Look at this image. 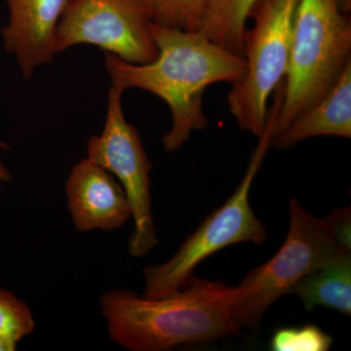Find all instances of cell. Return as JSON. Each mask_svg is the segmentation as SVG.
I'll list each match as a JSON object with an SVG mask.
<instances>
[{
    "label": "cell",
    "mask_w": 351,
    "mask_h": 351,
    "mask_svg": "<svg viewBox=\"0 0 351 351\" xmlns=\"http://www.w3.org/2000/svg\"><path fill=\"white\" fill-rule=\"evenodd\" d=\"M158 49L152 63H127L106 53L105 68L112 86L151 92L165 101L172 126L163 137L164 149L177 152L195 131L206 128L203 94L210 85L239 82L246 71L242 55L226 49L201 31L186 32L151 25Z\"/></svg>",
    "instance_id": "obj_1"
},
{
    "label": "cell",
    "mask_w": 351,
    "mask_h": 351,
    "mask_svg": "<svg viewBox=\"0 0 351 351\" xmlns=\"http://www.w3.org/2000/svg\"><path fill=\"white\" fill-rule=\"evenodd\" d=\"M234 298L235 287L193 276L181 290L159 299L110 291L100 306L113 341L132 351H163L237 335Z\"/></svg>",
    "instance_id": "obj_2"
},
{
    "label": "cell",
    "mask_w": 351,
    "mask_h": 351,
    "mask_svg": "<svg viewBox=\"0 0 351 351\" xmlns=\"http://www.w3.org/2000/svg\"><path fill=\"white\" fill-rule=\"evenodd\" d=\"M350 61L351 19L341 0H298L274 137L326 94Z\"/></svg>",
    "instance_id": "obj_3"
},
{
    "label": "cell",
    "mask_w": 351,
    "mask_h": 351,
    "mask_svg": "<svg viewBox=\"0 0 351 351\" xmlns=\"http://www.w3.org/2000/svg\"><path fill=\"white\" fill-rule=\"evenodd\" d=\"M281 101L282 94L276 91L274 103L269 107L265 130L258 137L246 173L232 195L205 218L169 261L145 267L143 298L159 299L181 290L195 276L196 267L221 249L239 243L261 245L265 241L267 230L252 209L250 191L254 179L271 147Z\"/></svg>",
    "instance_id": "obj_4"
},
{
    "label": "cell",
    "mask_w": 351,
    "mask_h": 351,
    "mask_svg": "<svg viewBox=\"0 0 351 351\" xmlns=\"http://www.w3.org/2000/svg\"><path fill=\"white\" fill-rule=\"evenodd\" d=\"M290 228L278 252L267 263L247 274L235 287L233 317L247 329H257L263 314L311 272L350 255L328 216L316 218L292 198L289 204Z\"/></svg>",
    "instance_id": "obj_5"
},
{
    "label": "cell",
    "mask_w": 351,
    "mask_h": 351,
    "mask_svg": "<svg viewBox=\"0 0 351 351\" xmlns=\"http://www.w3.org/2000/svg\"><path fill=\"white\" fill-rule=\"evenodd\" d=\"M298 0H256L243 36L246 71L228 95L230 114L243 131L260 137L270 97L287 73Z\"/></svg>",
    "instance_id": "obj_6"
},
{
    "label": "cell",
    "mask_w": 351,
    "mask_h": 351,
    "mask_svg": "<svg viewBox=\"0 0 351 351\" xmlns=\"http://www.w3.org/2000/svg\"><path fill=\"white\" fill-rule=\"evenodd\" d=\"M152 23L147 0H71L57 25L55 52L91 44L127 63H152L158 54Z\"/></svg>",
    "instance_id": "obj_7"
},
{
    "label": "cell",
    "mask_w": 351,
    "mask_h": 351,
    "mask_svg": "<svg viewBox=\"0 0 351 351\" xmlns=\"http://www.w3.org/2000/svg\"><path fill=\"white\" fill-rule=\"evenodd\" d=\"M123 90L108 92L107 119L100 136L90 138L88 158L117 176L130 203L134 232L129 240L132 257L142 258L157 244L152 213V162L137 129L126 121L122 110Z\"/></svg>",
    "instance_id": "obj_8"
},
{
    "label": "cell",
    "mask_w": 351,
    "mask_h": 351,
    "mask_svg": "<svg viewBox=\"0 0 351 351\" xmlns=\"http://www.w3.org/2000/svg\"><path fill=\"white\" fill-rule=\"evenodd\" d=\"M66 195L71 218L80 232H112L122 228L132 217L121 184L88 157L73 166L66 182Z\"/></svg>",
    "instance_id": "obj_9"
},
{
    "label": "cell",
    "mask_w": 351,
    "mask_h": 351,
    "mask_svg": "<svg viewBox=\"0 0 351 351\" xmlns=\"http://www.w3.org/2000/svg\"><path fill=\"white\" fill-rule=\"evenodd\" d=\"M71 0H5L9 19L2 29L4 48L17 60L25 78L49 64L58 23Z\"/></svg>",
    "instance_id": "obj_10"
},
{
    "label": "cell",
    "mask_w": 351,
    "mask_h": 351,
    "mask_svg": "<svg viewBox=\"0 0 351 351\" xmlns=\"http://www.w3.org/2000/svg\"><path fill=\"white\" fill-rule=\"evenodd\" d=\"M351 138V61L326 94L272 140L284 149L315 137Z\"/></svg>",
    "instance_id": "obj_11"
},
{
    "label": "cell",
    "mask_w": 351,
    "mask_h": 351,
    "mask_svg": "<svg viewBox=\"0 0 351 351\" xmlns=\"http://www.w3.org/2000/svg\"><path fill=\"white\" fill-rule=\"evenodd\" d=\"M306 311L325 306L351 315V255L328 263L302 278L291 291Z\"/></svg>",
    "instance_id": "obj_12"
},
{
    "label": "cell",
    "mask_w": 351,
    "mask_h": 351,
    "mask_svg": "<svg viewBox=\"0 0 351 351\" xmlns=\"http://www.w3.org/2000/svg\"><path fill=\"white\" fill-rule=\"evenodd\" d=\"M255 2L256 0H210L199 31L226 49L242 55L244 32Z\"/></svg>",
    "instance_id": "obj_13"
},
{
    "label": "cell",
    "mask_w": 351,
    "mask_h": 351,
    "mask_svg": "<svg viewBox=\"0 0 351 351\" xmlns=\"http://www.w3.org/2000/svg\"><path fill=\"white\" fill-rule=\"evenodd\" d=\"M152 22L162 27L199 31L210 0H147Z\"/></svg>",
    "instance_id": "obj_14"
},
{
    "label": "cell",
    "mask_w": 351,
    "mask_h": 351,
    "mask_svg": "<svg viewBox=\"0 0 351 351\" xmlns=\"http://www.w3.org/2000/svg\"><path fill=\"white\" fill-rule=\"evenodd\" d=\"M36 328L31 309L13 293L0 288V339L16 343Z\"/></svg>",
    "instance_id": "obj_15"
},
{
    "label": "cell",
    "mask_w": 351,
    "mask_h": 351,
    "mask_svg": "<svg viewBox=\"0 0 351 351\" xmlns=\"http://www.w3.org/2000/svg\"><path fill=\"white\" fill-rule=\"evenodd\" d=\"M332 345V337L313 324L276 330L269 343L274 351H327Z\"/></svg>",
    "instance_id": "obj_16"
},
{
    "label": "cell",
    "mask_w": 351,
    "mask_h": 351,
    "mask_svg": "<svg viewBox=\"0 0 351 351\" xmlns=\"http://www.w3.org/2000/svg\"><path fill=\"white\" fill-rule=\"evenodd\" d=\"M341 243L350 248V208L336 210L328 215Z\"/></svg>",
    "instance_id": "obj_17"
},
{
    "label": "cell",
    "mask_w": 351,
    "mask_h": 351,
    "mask_svg": "<svg viewBox=\"0 0 351 351\" xmlns=\"http://www.w3.org/2000/svg\"><path fill=\"white\" fill-rule=\"evenodd\" d=\"M0 149H8V145L5 143L0 142ZM11 181V174L6 169L5 166L0 162V182H8Z\"/></svg>",
    "instance_id": "obj_18"
},
{
    "label": "cell",
    "mask_w": 351,
    "mask_h": 351,
    "mask_svg": "<svg viewBox=\"0 0 351 351\" xmlns=\"http://www.w3.org/2000/svg\"><path fill=\"white\" fill-rule=\"evenodd\" d=\"M16 348H17L16 343L0 339V351H14L16 350Z\"/></svg>",
    "instance_id": "obj_19"
},
{
    "label": "cell",
    "mask_w": 351,
    "mask_h": 351,
    "mask_svg": "<svg viewBox=\"0 0 351 351\" xmlns=\"http://www.w3.org/2000/svg\"><path fill=\"white\" fill-rule=\"evenodd\" d=\"M341 3H343V8L346 12H350L351 9V0H341Z\"/></svg>",
    "instance_id": "obj_20"
}]
</instances>
